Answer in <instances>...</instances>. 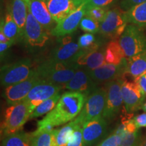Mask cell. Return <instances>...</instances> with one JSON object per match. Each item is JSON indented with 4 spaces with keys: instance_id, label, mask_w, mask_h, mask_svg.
I'll list each match as a JSON object with an SVG mask.
<instances>
[{
    "instance_id": "obj_8",
    "label": "cell",
    "mask_w": 146,
    "mask_h": 146,
    "mask_svg": "<svg viewBox=\"0 0 146 146\" xmlns=\"http://www.w3.org/2000/svg\"><path fill=\"white\" fill-rule=\"evenodd\" d=\"M124 79L122 77L108 82L106 86V100L103 117L106 120H111L117 116L123 104L122 96V85Z\"/></svg>"
},
{
    "instance_id": "obj_32",
    "label": "cell",
    "mask_w": 146,
    "mask_h": 146,
    "mask_svg": "<svg viewBox=\"0 0 146 146\" xmlns=\"http://www.w3.org/2000/svg\"><path fill=\"white\" fill-rule=\"evenodd\" d=\"M120 146H135L139 145V130L132 132H125L121 136Z\"/></svg>"
},
{
    "instance_id": "obj_37",
    "label": "cell",
    "mask_w": 146,
    "mask_h": 146,
    "mask_svg": "<svg viewBox=\"0 0 146 146\" xmlns=\"http://www.w3.org/2000/svg\"><path fill=\"white\" fill-rule=\"evenodd\" d=\"M146 0H122L120 3V7L123 10L127 11L133 7L136 6L140 3L144 2Z\"/></svg>"
},
{
    "instance_id": "obj_3",
    "label": "cell",
    "mask_w": 146,
    "mask_h": 146,
    "mask_svg": "<svg viewBox=\"0 0 146 146\" xmlns=\"http://www.w3.org/2000/svg\"><path fill=\"white\" fill-rule=\"evenodd\" d=\"M32 112V108L25 101L11 105L5 110L4 120L1 127V136L4 137L21 131L27 120L30 119Z\"/></svg>"
},
{
    "instance_id": "obj_20",
    "label": "cell",
    "mask_w": 146,
    "mask_h": 146,
    "mask_svg": "<svg viewBox=\"0 0 146 146\" xmlns=\"http://www.w3.org/2000/svg\"><path fill=\"white\" fill-rule=\"evenodd\" d=\"M125 62L122 64L115 65L106 63L94 70L89 71L91 78L96 83H108L116 78L122 77L125 70Z\"/></svg>"
},
{
    "instance_id": "obj_35",
    "label": "cell",
    "mask_w": 146,
    "mask_h": 146,
    "mask_svg": "<svg viewBox=\"0 0 146 146\" xmlns=\"http://www.w3.org/2000/svg\"><path fill=\"white\" fill-rule=\"evenodd\" d=\"M118 0H84L86 10L94 8V7H103L108 8L114 5Z\"/></svg>"
},
{
    "instance_id": "obj_2",
    "label": "cell",
    "mask_w": 146,
    "mask_h": 146,
    "mask_svg": "<svg viewBox=\"0 0 146 146\" xmlns=\"http://www.w3.org/2000/svg\"><path fill=\"white\" fill-rule=\"evenodd\" d=\"M78 68V65L74 62H60L50 59L35 69L43 81L64 85L73 77Z\"/></svg>"
},
{
    "instance_id": "obj_44",
    "label": "cell",
    "mask_w": 146,
    "mask_h": 146,
    "mask_svg": "<svg viewBox=\"0 0 146 146\" xmlns=\"http://www.w3.org/2000/svg\"><path fill=\"white\" fill-rule=\"evenodd\" d=\"M135 146H140L139 145H135Z\"/></svg>"
},
{
    "instance_id": "obj_29",
    "label": "cell",
    "mask_w": 146,
    "mask_h": 146,
    "mask_svg": "<svg viewBox=\"0 0 146 146\" xmlns=\"http://www.w3.org/2000/svg\"><path fill=\"white\" fill-rule=\"evenodd\" d=\"M81 125L77 123L75 119L72 120L67 125H66L60 129H58L56 139L58 146H67L69 139L72 136L73 131L76 126Z\"/></svg>"
},
{
    "instance_id": "obj_30",
    "label": "cell",
    "mask_w": 146,
    "mask_h": 146,
    "mask_svg": "<svg viewBox=\"0 0 146 146\" xmlns=\"http://www.w3.org/2000/svg\"><path fill=\"white\" fill-rule=\"evenodd\" d=\"M79 27L84 31L94 34L100 31V24L88 16L85 15L81 21Z\"/></svg>"
},
{
    "instance_id": "obj_34",
    "label": "cell",
    "mask_w": 146,
    "mask_h": 146,
    "mask_svg": "<svg viewBox=\"0 0 146 146\" xmlns=\"http://www.w3.org/2000/svg\"><path fill=\"white\" fill-rule=\"evenodd\" d=\"M67 146H84L83 137V126L78 125L74 129Z\"/></svg>"
},
{
    "instance_id": "obj_1",
    "label": "cell",
    "mask_w": 146,
    "mask_h": 146,
    "mask_svg": "<svg viewBox=\"0 0 146 146\" xmlns=\"http://www.w3.org/2000/svg\"><path fill=\"white\" fill-rule=\"evenodd\" d=\"M87 97L79 91L65 92L62 95L54 108L37 122V129L34 132L52 130L54 127L72 121L81 112Z\"/></svg>"
},
{
    "instance_id": "obj_19",
    "label": "cell",
    "mask_w": 146,
    "mask_h": 146,
    "mask_svg": "<svg viewBox=\"0 0 146 146\" xmlns=\"http://www.w3.org/2000/svg\"><path fill=\"white\" fill-rule=\"evenodd\" d=\"M28 10L41 25L50 31L54 28L56 21L53 19L46 0H29L27 1Z\"/></svg>"
},
{
    "instance_id": "obj_25",
    "label": "cell",
    "mask_w": 146,
    "mask_h": 146,
    "mask_svg": "<svg viewBox=\"0 0 146 146\" xmlns=\"http://www.w3.org/2000/svg\"><path fill=\"white\" fill-rule=\"evenodd\" d=\"M58 129L32 133V146H58L56 139Z\"/></svg>"
},
{
    "instance_id": "obj_21",
    "label": "cell",
    "mask_w": 146,
    "mask_h": 146,
    "mask_svg": "<svg viewBox=\"0 0 146 146\" xmlns=\"http://www.w3.org/2000/svg\"><path fill=\"white\" fill-rule=\"evenodd\" d=\"M146 72V51L126 58L125 67L122 78L130 76L135 79Z\"/></svg>"
},
{
    "instance_id": "obj_17",
    "label": "cell",
    "mask_w": 146,
    "mask_h": 146,
    "mask_svg": "<svg viewBox=\"0 0 146 146\" xmlns=\"http://www.w3.org/2000/svg\"><path fill=\"white\" fill-rule=\"evenodd\" d=\"M81 49L72 41V36H64L60 40V44L53 50L50 59L60 62H74Z\"/></svg>"
},
{
    "instance_id": "obj_11",
    "label": "cell",
    "mask_w": 146,
    "mask_h": 146,
    "mask_svg": "<svg viewBox=\"0 0 146 146\" xmlns=\"http://www.w3.org/2000/svg\"><path fill=\"white\" fill-rule=\"evenodd\" d=\"M50 35H52L50 31L41 25L28 10L24 36L27 43L32 47H41L46 43Z\"/></svg>"
},
{
    "instance_id": "obj_41",
    "label": "cell",
    "mask_w": 146,
    "mask_h": 146,
    "mask_svg": "<svg viewBox=\"0 0 146 146\" xmlns=\"http://www.w3.org/2000/svg\"><path fill=\"white\" fill-rule=\"evenodd\" d=\"M10 42H13L15 43V42L13 41H11L10 39H8L6 36L3 34L2 31H0V43H10Z\"/></svg>"
},
{
    "instance_id": "obj_26",
    "label": "cell",
    "mask_w": 146,
    "mask_h": 146,
    "mask_svg": "<svg viewBox=\"0 0 146 146\" xmlns=\"http://www.w3.org/2000/svg\"><path fill=\"white\" fill-rule=\"evenodd\" d=\"M32 133L18 131L3 137L1 146H32Z\"/></svg>"
},
{
    "instance_id": "obj_5",
    "label": "cell",
    "mask_w": 146,
    "mask_h": 146,
    "mask_svg": "<svg viewBox=\"0 0 146 146\" xmlns=\"http://www.w3.org/2000/svg\"><path fill=\"white\" fill-rule=\"evenodd\" d=\"M127 23V11L115 8L108 11L105 18L100 23L99 32L109 39H117L125 31Z\"/></svg>"
},
{
    "instance_id": "obj_7",
    "label": "cell",
    "mask_w": 146,
    "mask_h": 146,
    "mask_svg": "<svg viewBox=\"0 0 146 146\" xmlns=\"http://www.w3.org/2000/svg\"><path fill=\"white\" fill-rule=\"evenodd\" d=\"M119 43L126 58H130L146 51V37L135 25H127L120 36Z\"/></svg>"
},
{
    "instance_id": "obj_9",
    "label": "cell",
    "mask_w": 146,
    "mask_h": 146,
    "mask_svg": "<svg viewBox=\"0 0 146 146\" xmlns=\"http://www.w3.org/2000/svg\"><path fill=\"white\" fill-rule=\"evenodd\" d=\"M43 80L39 76L36 69L27 79L14 84L10 86L5 87L3 92V97L8 105H14L23 101L30 92V91Z\"/></svg>"
},
{
    "instance_id": "obj_18",
    "label": "cell",
    "mask_w": 146,
    "mask_h": 146,
    "mask_svg": "<svg viewBox=\"0 0 146 146\" xmlns=\"http://www.w3.org/2000/svg\"><path fill=\"white\" fill-rule=\"evenodd\" d=\"M46 2L53 19L57 23L75 11L84 0H46Z\"/></svg>"
},
{
    "instance_id": "obj_24",
    "label": "cell",
    "mask_w": 146,
    "mask_h": 146,
    "mask_svg": "<svg viewBox=\"0 0 146 146\" xmlns=\"http://www.w3.org/2000/svg\"><path fill=\"white\" fill-rule=\"evenodd\" d=\"M105 60L106 63L115 65H120L125 62L126 56L119 41L114 39L107 45L105 49Z\"/></svg>"
},
{
    "instance_id": "obj_13",
    "label": "cell",
    "mask_w": 146,
    "mask_h": 146,
    "mask_svg": "<svg viewBox=\"0 0 146 146\" xmlns=\"http://www.w3.org/2000/svg\"><path fill=\"white\" fill-rule=\"evenodd\" d=\"M86 11L85 3H82L70 15L57 23L56 27L51 31V34L53 36L61 37L72 33L79 26L82 18L85 15Z\"/></svg>"
},
{
    "instance_id": "obj_42",
    "label": "cell",
    "mask_w": 146,
    "mask_h": 146,
    "mask_svg": "<svg viewBox=\"0 0 146 146\" xmlns=\"http://www.w3.org/2000/svg\"><path fill=\"white\" fill-rule=\"evenodd\" d=\"M141 110H143L144 112H146V102L145 103H144V104L143 105V106L141 108Z\"/></svg>"
},
{
    "instance_id": "obj_28",
    "label": "cell",
    "mask_w": 146,
    "mask_h": 146,
    "mask_svg": "<svg viewBox=\"0 0 146 146\" xmlns=\"http://www.w3.org/2000/svg\"><path fill=\"white\" fill-rule=\"evenodd\" d=\"M60 98H61V95L60 94V93H58L55 96H52V98L42 102L41 104L36 106L35 109L33 111L31 114L30 119L40 117V116L45 114H48L50 111H52L54 108Z\"/></svg>"
},
{
    "instance_id": "obj_4",
    "label": "cell",
    "mask_w": 146,
    "mask_h": 146,
    "mask_svg": "<svg viewBox=\"0 0 146 146\" xmlns=\"http://www.w3.org/2000/svg\"><path fill=\"white\" fill-rule=\"evenodd\" d=\"M34 69L32 68L31 60L29 58L3 66L0 72L1 86L5 87L25 81L31 75Z\"/></svg>"
},
{
    "instance_id": "obj_12",
    "label": "cell",
    "mask_w": 146,
    "mask_h": 146,
    "mask_svg": "<svg viewBox=\"0 0 146 146\" xmlns=\"http://www.w3.org/2000/svg\"><path fill=\"white\" fill-rule=\"evenodd\" d=\"M62 88L63 85L43 81L36 85L23 101L27 102L33 111L42 102L58 94Z\"/></svg>"
},
{
    "instance_id": "obj_40",
    "label": "cell",
    "mask_w": 146,
    "mask_h": 146,
    "mask_svg": "<svg viewBox=\"0 0 146 146\" xmlns=\"http://www.w3.org/2000/svg\"><path fill=\"white\" fill-rule=\"evenodd\" d=\"M14 43H0V54H1V59H2L3 56L5 55V53L8 50V49L14 45Z\"/></svg>"
},
{
    "instance_id": "obj_39",
    "label": "cell",
    "mask_w": 146,
    "mask_h": 146,
    "mask_svg": "<svg viewBox=\"0 0 146 146\" xmlns=\"http://www.w3.org/2000/svg\"><path fill=\"white\" fill-rule=\"evenodd\" d=\"M134 81L136 83L138 84V85L141 87L143 92L145 93L146 95V72L139 76V77L136 78L134 80Z\"/></svg>"
},
{
    "instance_id": "obj_36",
    "label": "cell",
    "mask_w": 146,
    "mask_h": 146,
    "mask_svg": "<svg viewBox=\"0 0 146 146\" xmlns=\"http://www.w3.org/2000/svg\"><path fill=\"white\" fill-rule=\"evenodd\" d=\"M121 140V136L114 132L104 140L98 146H120Z\"/></svg>"
},
{
    "instance_id": "obj_33",
    "label": "cell",
    "mask_w": 146,
    "mask_h": 146,
    "mask_svg": "<svg viewBox=\"0 0 146 146\" xmlns=\"http://www.w3.org/2000/svg\"><path fill=\"white\" fill-rule=\"evenodd\" d=\"M108 8H103V7H94L86 11L85 15L88 16L94 21L101 23L104 19L106 14L108 11Z\"/></svg>"
},
{
    "instance_id": "obj_23",
    "label": "cell",
    "mask_w": 146,
    "mask_h": 146,
    "mask_svg": "<svg viewBox=\"0 0 146 146\" xmlns=\"http://www.w3.org/2000/svg\"><path fill=\"white\" fill-rule=\"evenodd\" d=\"M0 31H2L8 39H10L11 41H14L15 43L23 39L20 29L12 17L9 8L8 11L5 14V17L1 21Z\"/></svg>"
},
{
    "instance_id": "obj_27",
    "label": "cell",
    "mask_w": 146,
    "mask_h": 146,
    "mask_svg": "<svg viewBox=\"0 0 146 146\" xmlns=\"http://www.w3.org/2000/svg\"><path fill=\"white\" fill-rule=\"evenodd\" d=\"M128 23L137 27L146 26V1L127 11Z\"/></svg>"
},
{
    "instance_id": "obj_10",
    "label": "cell",
    "mask_w": 146,
    "mask_h": 146,
    "mask_svg": "<svg viewBox=\"0 0 146 146\" xmlns=\"http://www.w3.org/2000/svg\"><path fill=\"white\" fill-rule=\"evenodd\" d=\"M124 108L127 112L131 113L141 109L145 100V94L135 81L124 80L122 85Z\"/></svg>"
},
{
    "instance_id": "obj_43",
    "label": "cell",
    "mask_w": 146,
    "mask_h": 146,
    "mask_svg": "<svg viewBox=\"0 0 146 146\" xmlns=\"http://www.w3.org/2000/svg\"><path fill=\"white\" fill-rule=\"evenodd\" d=\"M144 146H146V140H145V143H144Z\"/></svg>"
},
{
    "instance_id": "obj_38",
    "label": "cell",
    "mask_w": 146,
    "mask_h": 146,
    "mask_svg": "<svg viewBox=\"0 0 146 146\" xmlns=\"http://www.w3.org/2000/svg\"><path fill=\"white\" fill-rule=\"evenodd\" d=\"M133 120L138 129L142 127H146V112L135 116Z\"/></svg>"
},
{
    "instance_id": "obj_15",
    "label": "cell",
    "mask_w": 146,
    "mask_h": 146,
    "mask_svg": "<svg viewBox=\"0 0 146 146\" xmlns=\"http://www.w3.org/2000/svg\"><path fill=\"white\" fill-rule=\"evenodd\" d=\"M78 68L91 71L106 64L105 50L100 47L81 50L74 60Z\"/></svg>"
},
{
    "instance_id": "obj_16",
    "label": "cell",
    "mask_w": 146,
    "mask_h": 146,
    "mask_svg": "<svg viewBox=\"0 0 146 146\" xmlns=\"http://www.w3.org/2000/svg\"><path fill=\"white\" fill-rule=\"evenodd\" d=\"M106 120L103 116L89 120L83 125L84 146H91L98 142L106 132Z\"/></svg>"
},
{
    "instance_id": "obj_6",
    "label": "cell",
    "mask_w": 146,
    "mask_h": 146,
    "mask_svg": "<svg viewBox=\"0 0 146 146\" xmlns=\"http://www.w3.org/2000/svg\"><path fill=\"white\" fill-rule=\"evenodd\" d=\"M106 100V88H96L87 97L83 110L74 119L83 126L89 120L102 116L105 108Z\"/></svg>"
},
{
    "instance_id": "obj_22",
    "label": "cell",
    "mask_w": 146,
    "mask_h": 146,
    "mask_svg": "<svg viewBox=\"0 0 146 146\" xmlns=\"http://www.w3.org/2000/svg\"><path fill=\"white\" fill-rule=\"evenodd\" d=\"M8 8L10 9L12 17L17 24L21 35L24 39L25 25L28 14V6L27 2L23 0H12L10 7Z\"/></svg>"
},
{
    "instance_id": "obj_31",
    "label": "cell",
    "mask_w": 146,
    "mask_h": 146,
    "mask_svg": "<svg viewBox=\"0 0 146 146\" xmlns=\"http://www.w3.org/2000/svg\"><path fill=\"white\" fill-rule=\"evenodd\" d=\"M78 44L81 50H87L100 46V43L96 41L94 34L90 33H87L80 36L78 40Z\"/></svg>"
},
{
    "instance_id": "obj_14",
    "label": "cell",
    "mask_w": 146,
    "mask_h": 146,
    "mask_svg": "<svg viewBox=\"0 0 146 146\" xmlns=\"http://www.w3.org/2000/svg\"><path fill=\"white\" fill-rule=\"evenodd\" d=\"M63 88L69 91H79L89 96L97 88V83L91 78L89 70L78 68L73 77L63 85Z\"/></svg>"
}]
</instances>
